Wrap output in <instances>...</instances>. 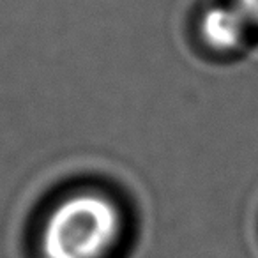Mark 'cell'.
<instances>
[{
  "label": "cell",
  "instance_id": "obj_3",
  "mask_svg": "<svg viewBox=\"0 0 258 258\" xmlns=\"http://www.w3.org/2000/svg\"><path fill=\"white\" fill-rule=\"evenodd\" d=\"M232 2L242 13L254 36H258V0H232Z\"/></svg>",
  "mask_w": 258,
  "mask_h": 258
},
{
  "label": "cell",
  "instance_id": "obj_1",
  "mask_svg": "<svg viewBox=\"0 0 258 258\" xmlns=\"http://www.w3.org/2000/svg\"><path fill=\"white\" fill-rule=\"evenodd\" d=\"M122 235V214L96 191L68 197L50 212L41 235L44 258H106Z\"/></svg>",
  "mask_w": 258,
  "mask_h": 258
},
{
  "label": "cell",
  "instance_id": "obj_2",
  "mask_svg": "<svg viewBox=\"0 0 258 258\" xmlns=\"http://www.w3.org/2000/svg\"><path fill=\"white\" fill-rule=\"evenodd\" d=\"M195 27L200 43L218 55L237 53L254 36L232 0H219L202 8Z\"/></svg>",
  "mask_w": 258,
  "mask_h": 258
}]
</instances>
